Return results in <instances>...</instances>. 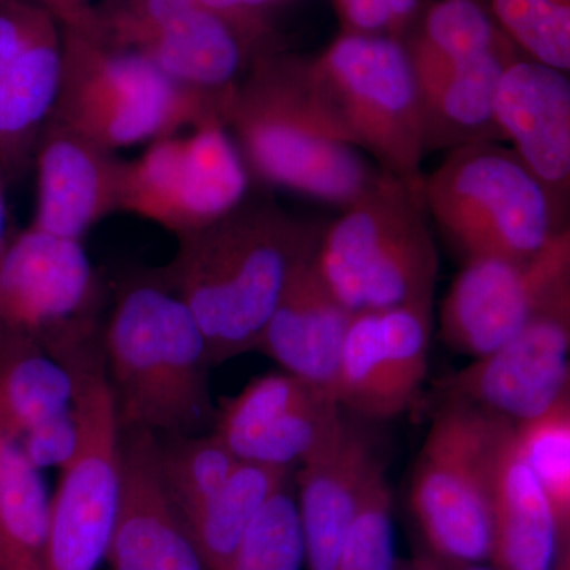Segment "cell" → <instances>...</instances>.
I'll return each mask as SVG.
<instances>
[{
    "mask_svg": "<svg viewBox=\"0 0 570 570\" xmlns=\"http://www.w3.org/2000/svg\"><path fill=\"white\" fill-rule=\"evenodd\" d=\"M551 570H570V515L561 521L560 539Z\"/></svg>",
    "mask_w": 570,
    "mask_h": 570,
    "instance_id": "cell-39",
    "label": "cell"
},
{
    "mask_svg": "<svg viewBox=\"0 0 570 570\" xmlns=\"http://www.w3.org/2000/svg\"><path fill=\"white\" fill-rule=\"evenodd\" d=\"M570 363V284L490 354L442 379L439 404H468L520 425L562 395Z\"/></svg>",
    "mask_w": 570,
    "mask_h": 570,
    "instance_id": "cell-12",
    "label": "cell"
},
{
    "mask_svg": "<svg viewBox=\"0 0 570 570\" xmlns=\"http://www.w3.org/2000/svg\"><path fill=\"white\" fill-rule=\"evenodd\" d=\"M159 449L165 487L183 524L224 489L239 464L214 431L197 436H159Z\"/></svg>",
    "mask_w": 570,
    "mask_h": 570,
    "instance_id": "cell-27",
    "label": "cell"
},
{
    "mask_svg": "<svg viewBox=\"0 0 570 570\" xmlns=\"http://www.w3.org/2000/svg\"><path fill=\"white\" fill-rule=\"evenodd\" d=\"M62 26L41 36L0 78V174L20 179L33 165L41 134L58 105Z\"/></svg>",
    "mask_w": 570,
    "mask_h": 570,
    "instance_id": "cell-21",
    "label": "cell"
},
{
    "mask_svg": "<svg viewBox=\"0 0 570 570\" xmlns=\"http://www.w3.org/2000/svg\"><path fill=\"white\" fill-rule=\"evenodd\" d=\"M417 561L425 570H498L490 562H450L428 553L419 554Z\"/></svg>",
    "mask_w": 570,
    "mask_h": 570,
    "instance_id": "cell-37",
    "label": "cell"
},
{
    "mask_svg": "<svg viewBox=\"0 0 570 570\" xmlns=\"http://www.w3.org/2000/svg\"><path fill=\"white\" fill-rule=\"evenodd\" d=\"M47 351L73 377L78 441L50 499L47 569L96 570L107 557L119 497V426L96 326L67 333Z\"/></svg>",
    "mask_w": 570,
    "mask_h": 570,
    "instance_id": "cell-5",
    "label": "cell"
},
{
    "mask_svg": "<svg viewBox=\"0 0 570 570\" xmlns=\"http://www.w3.org/2000/svg\"><path fill=\"white\" fill-rule=\"evenodd\" d=\"M50 499L17 439L0 433V570L47 569Z\"/></svg>",
    "mask_w": 570,
    "mask_h": 570,
    "instance_id": "cell-25",
    "label": "cell"
},
{
    "mask_svg": "<svg viewBox=\"0 0 570 570\" xmlns=\"http://www.w3.org/2000/svg\"><path fill=\"white\" fill-rule=\"evenodd\" d=\"M77 441V420L70 407L26 431L18 439V444L26 460L40 471L45 468L61 469L73 455Z\"/></svg>",
    "mask_w": 570,
    "mask_h": 570,
    "instance_id": "cell-35",
    "label": "cell"
},
{
    "mask_svg": "<svg viewBox=\"0 0 570 570\" xmlns=\"http://www.w3.org/2000/svg\"><path fill=\"white\" fill-rule=\"evenodd\" d=\"M393 498L385 471L374 479L341 547L333 570H393Z\"/></svg>",
    "mask_w": 570,
    "mask_h": 570,
    "instance_id": "cell-33",
    "label": "cell"
},
{
    "mask_svg": "<svg viewBox=\"0 0 570 570\" xmlns=\"http://www.w3.org/2000/svg\"><path fill=\"white\" fill-rule=\"evenodd\" d=\"M560 539V521L550 498L510 439L493 505L490 564L498 570H551Z\"/></svg>",
    "mask_w": 570,
    "mask_h": 570,
    "instance_id": "cell-22",
    "label": "cell"
},
{
    "mask_svg": "<svg viewBox=\"0 0 570 570\" xmlns=\"http://www.w3.org/2000/svg\"><path fill=\"white\" fill-rule=\"evenodd\" d=\"M561 396L570 397V363H569L568 376H566L564 390H562Z\"/></svg>",
    "mask_w": 570,
    "mask_h": 570,
    "instance_id": "cell-43",
    "label": "cell"
},
{
    "mask_svg": "<svg viewBox=\"0 0 570 570\" xmlns=\"http://www.w3.org/2000/svg\"><path fill=\"white\" fill-rule=\"evenodd\" d=\"M105 561L110 570H206L165 487L153 431H119L118 508Z\"/></svg>",
    "mask_w": 570,
    "mask_h": 570,
    "instance_id": "cell-15",
    "label": "cell"
},
{
    "mask_svg": "<svg viewBox=\"0 0 570 570\" xmlns=\"http://www.w3.org/2000/svg\"><path fill=\"white\" fill-rule=\"evenodd\" d=\"M321 392L325 390L314 387L285 371L265 374L249 382L238 395L223 400L217 407L216 426L213 431L232 450Z\"/></svg>",
    "mask_w": 570,
    "mask_h": 570,
    "instance_id": "cell-30",
    "label": "cell"
},
{
    "mask_svg": "<svg viewBox=\"0 0 570 570\" xmlns=\"http://www.w3.org/2000/svg\"><path fill=\"white\" fill-rule=\"evenodd\" d=\"M335 396L344 411L360 419H392L404 411L382 354L376 311L352 317L341 351Z\"/></svg>",
    "mask_w": 570,
    "mask_h": 570,
    "instance_id": "cell-26",
    "label": "cell"
},
{
    "mask_svg": "<svg viewBox=\"0 0 570 570\" xmlns=\"http://www.w3.org/2000/svg\"><path fill=\"white\" fill-rule=\"evenodd\" d=\"M393 570H425L423 566L420 564L417 558L411 561L397 560L395 569Z\"/></svg>",
    "mask_w": 570,
    "mask_h": 570,
    "instance_id": "cell-41",
    "label": "cell"
},
{
    "mask_svg": "<svg viewBox=\"0 0 570 570\" xmlns=\"http://www.w3.org/2000/svg\"><path fill=\"white\" fill-rule=\"evenodd\" d=\"M94 33L220 108L258 59L276 51L262 13H227L204 0H108L96 9Z\"/></svg>",
    "mask_w": 570,
    "mask_h": 570,
    "instance_id": "cell-9",
    "label": "cell"
},
{
    "mask_svg": "<svg viewBox=\"0 0 570 570\" xmlns=\"http://www.w3.org/2000/svg\"><path fill=\"white\" fill-rule=\"evenodd\" d=\"M520 56L508 41L478 55L412 66L425 111L428 153L505 142L498 121V96L505 71Z\"/></svg>",
    "mask_w": 570,
    "mask_h": 570,
    "instance_id": "cell-20",
    "label": "cell"
},
{
    "mask_svg": "<svg viewBox=\"0 0 570 570\" xmlns=\"http://www.w3.org/2000/svg\"><path fill=\"white\" fill-rule=\"evenodd\" d=\"M3 175L0 174V254L6 249V195H3Z\"/></svg>",
    "mask_w": 570,
    "mask_h": 570,
    "instance_id": "cell-40",
    "label": "cell"
},
{
    "mask_svg": "<svg viewBox=\"0 0 570 570\" xmlns=\"http://www.w3.org/2000/svg\"><path fill=\"white\" fill-rule=\"evenodd\" d=\"M99 284L81 242L29 227L0 254V333L45 343L96 322Z\"/></svg>",
    "mask_w": 570,
    "mask_h": 570,
    "instance_id": "cell-14",
    "label": "cell"
},
{
    "mask_svg": "<svg viewBox=\"0 0 570 570\" xmlns=\"http://www.w3.org/2000/svg\"><path fill=\"white\" fill-rule=\"evenodd\" d=\"M223 108L138 52L62 26V81L52 119L111 151L181 132Z\"/></svg>",
    "mask_w": 570,
    "mask_h": 570,
    "instance_id": "cell-8",
    "label": "cell"
},
{
    "mask_svg": "<svg viewBox=\"0 0 570 570\" xmlns=\"http://www.w3.org/2000/svg\"><path fill=\"white\" fill-rule=\"evenodd\" d=\"M363 420L346 411L340 430L299 466L298 504L306 570H333L371 483L385 471Z\"/></svg>",
    "mask_w": 570,
    "mask_h": 570,
    "instance_id": "cell-17",
    "label": "cell"
},
{
    "mask_svg": "<svg viewBox=\"0 0 570 570\" xmlns=\"http://www.w3.org/2000/svg\"><path fill=\"white\" fill-rule=\"evenodd\" d=\"M102 347L119 431L212 433L217 407L209 387L208 347L163 269L119 288Z\"/></svg>",
    "mask_w": 570,
    "mask_h": 570,
    "instance_id": "cell-3",
    "label": "cell"
},
{
    "mask_svg": "<svg viewBox=\"0 0 570 570\" xmlns=\"http://www.w3.org/2000/svg\"><path fill=\"white\" fill-rule=\"evenodd\" d=\"M431 223L464 261H524L562 230L549 194L508 142L445 153L423 175Z\"/></svg>",
    "mask_w": 570,
    "mask_h": 570,
    "instance_id": "cell-7",
    "label": "cell"
},
{
    "mask_svg": "<svg viewBox=\"0 0 570 570\" xmlns=\"http://www.w3.org/2000/svg\"><path fill=\"white\" fill-rule=\"evenodd\" d=\"M376 313L385 365L396 395L406 409L426 379L433 302L411 303Z\"/></svg>",
    "mask_w": 570,
    "mask_h": 570,
    "instance_id": "cell-31",
    "label": "cell"
},
{
    "mask_svg": "<svg viewBox=\"0 0 570 570\" xmlns=\"http://www.w3.org/2000/svg\"><path fill=\"white\" fill-rule=\"evenodd\" d=\"M314 253L316 247L288 281L255 352L335 396L341 351L355 313L322 279Z\"/></svg>",
    "mask_w": 570,
    "mask_h": 570,
    "instance_id": "cell-19",
    "label": "cell"
},
{
    "mask_svg": "<svg viewBox=\"0 0 570 570\" xmlns=\"http://www.w3.org/2000/svg\"><path fill=\"white\" fill-rule=\"evenodd\" d=\"M523 58L570 75V0H478Z\"/></svg>",
    "mask_w": 570,
    "mask_h": 570,
    "instance_id": "cell-28",
    "label": "cell"
},
{
    "mask_svg": "<svg viewBox=\"0 0 570 570\" xmlns=\"http://www.w3.org/2000/svg\"><path fill=\"white\" fill-rule=\"evenodd\" d=\"M291 483V468L239 461L223 490L184 521L206 570H225L255 517Z\"/></svg>",
    "mask_w": 570,
    "mask_h": 570,
    "instance_id": "cell-24",
    "label": "cell"
},
{
    "mask_svg": "<svg viewBox=\"0 0 570 570\" xmlns=\"http://www.w3.org/2000/svg\"><path fill=\"white\" fill-rule=\"evenodd\" d=\"M569 284L570 224L524 261L466 262L442 302V337L472 358L490 354Z\"/></svg>",
    "mask_w": 570,
    "mask_h": 570,
    "instance_id": "cell-13",
    "label": "cell"
},
{
    "mask_svg": "<svg viewBox=\"0 0 570 570\" xmlns=\"http://www.w3.org/2000/svg\"><path fill=\"white\" fill-rule=\"evenodd\" d=\"M515 423L468 404H439L412 475L411 505L428 554L489 562L499 469Z\"/></svg>",
    "mask_w": 570,
    "mask_h": 570,
    "instance_id": "cell-6",
    "label": "cell"
},
{
    "mask_svg": "<svg viewBox=\"0 0 570 570\" xmlns=\"http://www.w3.org/2000/svg\"><path fill=\"white\" fill-rule=\"evenodd\" d=\"M73 403V377L31 336L0 333V433L20 439Z\"/></svg>",
    "mask_w": 570,
    "mask_h": 570,
    "instance_id": "cell-23",
    "label": "cell"
},
{
    "mask_svg": "<svg viewBox=\"0 0 570 570\" xmlns=\"http://www.w3.org/2000/svg\"><path fill=\"white\" fill-rule=\"evenodd\" d=\"M37 206L31 227L77 239L121 208L126 160L50 119L37 145Z\"/></svg>",
    "mask_w": 570,
    "mask_h": 570,
    "instance_id": "cell-16",
    "label": "cell"
},
{
    "mask_svg": "<svg viewBox=\"0 0 570 570\" xmlns=\"http://www.w3.org/2000/svg\"><path fill=\"white\" fill-rule=\"evenodd\" d=\"M55 17L63 28L86 32L96 29V7L91 6V0H56Z\"/></svg>",
    "mask_w": 570,
    "mask_h": 570,
    "instance_id": "cell-36",
    "label": "cell"
},
{
    "mask_svg": "<svg viewBox=\"0 0 570 570\" xmlns=\"http://www.w3.org/2000/svg\"><path fill=\"white\" fill-rule=\"evenodd\" d=\"M305 540L291 483L255 517L225 570H303Z\"/></svg>",
    "mask_w": 570,
    "mask_h": 570,
    "instance_id": "cell-29",
    "label": "cell"
},
{
    "mask_svg": "<svg viewBox=\"0 0 570 570\" xmlns=\"http://www.w3.org/2000/svg\"><path fill=\"white\" fill-rule=\"evenodd\" d=\"M322 227L314 264L352 313L433 302L439 258L423 176L381 170L370 187Z\"/></svg>",
    "mask_w": 570,
    "mask_h": 570,
    "instance_id": "cell-4",
    "label": "cell"
},
{
    "mask_svg": "<svg viewBox=\"0 0 570 570\" xmlns=\"http://www.w3.org/2000/svg\"><path fill=\"white\" fill-rule=\"evenodd\" d=\"M40 6H43L45 9L50 10L52 14H55L56 9V0H39Z\"/></svg>",
    "mask_w": 570,
    "mask_h": 570,
    "instance_id": "cell-42",
    "label": "cell"
},
{
    "mask_svg": "<svg viewBox=\"0 0 570 570\" xmlns=\"http://www.w3.org/2000/svg\"><path fill=\"white\" fill-rule=\"evenodd\" d=\"M61 24L50 10L26 0H3L0 3V78L29 48Z\"/></svg>",
    "mask_w": 570,
    "mask_h": 570,
    "instance_id": "cell-34",
    "label": "cell"
},
{
    "mask_svg": "<svg viewBox=\"0 0 570 570\" xmlns=\"http://www.w3.org/2000/svg\"><path fill=\"white\" fill-rule=\"evenodd\" d=\"M517 441L561 524L570 515V397L517 425Z\"/></svg>",
    "mask_w": 570,
    "mask_h": 570,
    "instance_id": "cell-32",
    "label": "cell"
},
{
    "mask_svg": "<svg viewBox=\"0 0 570 570\" xmlns=\"http://www.w3.org/2000/svg\"><path fill=\"white\" fill-rule=\"evenodd\" d=\"M311 62L356 149L385 174L422 178L425 111L403 40L343 32Z\"/></svg>",
    "mask_w": 570,
    "mask_h": 570,
    "instance_id": "cell-10",
    "label": "cell"
},
{
    "mask_svg": "<svg viewBox=\"0 0 570 570\" xmlns=\"http://www.w3.org/2000/svg\"><path fill=\"white\" fill-rule=\"evenodd\" d=\"M333 2H335V6L337 7V6H341V3L344 2V0H333Z\"/></svg>",
    "mask_w": 570,
    "mask_h": 570,
    "instance_id": "cell-44",
    "label": "cell"
},
{
    "mask_svg": "<svg viewBox=\"0 0 570 570\" xmlns=\"http://www.w3.org/2000/svg\"><path fill=\"white\" fill-rule=\"evenodd\" d=\"M250 175L223 116L214 115L153 141L126 160L121 208L183 238L235 212L249 195Z\"/></svg>",
    "mask_w": 570,
    "mask_h": 570,
    "instance_id": "cell-11",
    "label": "cell"
},
{
    "mask_svg": "<svg viewBox=\"0 0 570 570\" xmlns=\"http://www.w3.org/2000/svg\"><path fill=\"white\" fill-rule=\"evenodd\" d=\"M2 2H3V0H0V3H2Z\"/></svg>",
    "mask_w": 570,
    "mask_h": 570,
    "instance_id": "cell-45",
    "label": "cell"
},
{
    "mask_svg": "<svg viewBox=\"0 0 570 570\" xmlns=\"http://www.w3.org/2000/svg\"><path fill=\"white\" fill-rule=\"evenodd\" d=\"M498 121L546 187L558 224H570V75L520 56L502 78Z\"/></svg>",
    "mask_w": 570,
    "mask_h": 570,
    "instance_id": "cell-18",
    "label": "cell"
},
{
    "mask_svg": "<svg viewBox=\"0 0 570 570\" xmlns=\"http://www.w3.org/2000/svg\"><path fill=\"white\" fill-rule=\"evenodd\" d=\"M321 230L272 200L247 197L224 219L179 238L163 273L200 326L213 367L255 351Z\"/></svg>",
    "mask_w": 570,
    "mask_h": 570,
    "instance_id": "cell-1",
    "label": "cell"
},
{
    "mask_svg": "<svg viewBox=\"0 0 570 570\" xmlns=\"http://www.w3.org/2000/svg\"><path fill=\"white\" fill-rule=\"evenodd\" d=\"M214 9L235 14H261L262 7L269 0H204Z\"/></svg>",
    "mask_w": 570,
    "mask_h": 570,
    "instance_id": "cell-38",
    "label": "cell"
},
{
    "mask_svg": "<svg viewBox=\"0 0 570 570\" xmlns=\"http://www.w3.org/2000/svg\"><path fill=\"white\" fill-rule=\"evenodd\" d=\"M223 119L250 178L344 208L377 175L341 121L311 59L269 52L236 86Z\"/></svg>",
    "mask_w": 570,
    "mask_h": 570,
    "instance_id": "cell-2",
    "label": "cell"
}]
</instances>
